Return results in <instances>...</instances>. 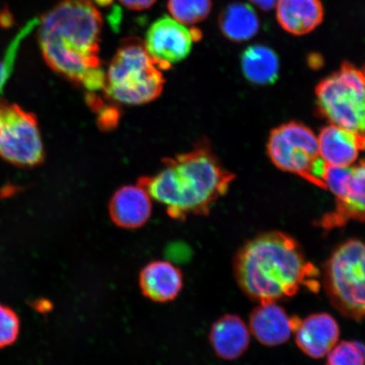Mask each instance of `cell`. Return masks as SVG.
Here are the masks:
<instances>
[{"label": "cell", "instance_id": "cell-21", "mask_svg": "<svg viewBox=\"0 0 365 365\" xmlns=\"http://www.w3.org/2000/svg\"><path fill=\"white\" fill-rule=\"evenodd\" d=\"M326 365H365V345L359 341H344L327 354Z\"/></svg>", "mask_w": 365, "mask_h": 365}, {"label": "cell", "instance_id": "cell-26", "mask_svg": "<svg viewBox=\"0 0 365 365\" xmlns=\"http://www.w3.org/2000/svg\"><path fill=\"white\" fill-rule=\"evenodd\" d=\"M263 11H270L277 6L278 0H249Z\"/></svg>", "mask_w": 365, "mask_h": 365}, {"label": "cell", "instance_id": "cell-10", "mask_svg": "<svg viewBox=\"0 0 365 365\" xmlns=\"http://www.w3.org/2000/svg\"><path fill=\"white\" fill-rule=\"evenodd\" d=\"M301 319L289 317L276 302L261 303L250 314V329L262 344H284L298 328Z\"/></svg>", "mask_w": 365, "mask_h": 365}, {"label": "cell", "instance_id": "cell-8", "mask_svg": "<svg viewBox=\"0 0 365 365\" xmlns=\"http://www.w3.org/2000/svg\"><path fill=\"white\" fill-rule=\"evenodd\" d=\"M0 157L21 167L38 165L44 158L38 120L16 104L0 102Z\"/></svg>", "mask_w": 365, "mask_h": 365}, {"label": "cell", "instance_id": "cell-23", "mask_svg": "<svg viewBox=\"0 0 365 365\" xmlns=\"http://www.w3.org/2000/svg\"><path fill=\"white\" fill-rule=\"evenodd\" d=\"M20 319L14 310L0 304V349L15 344L20 334Z\"/></svg>", "mask_w": 365, "mask_h": 365}, {"label": "cell", "instance_id": "cell-16", "mask_svg": "<svg viewBox=\"0 0 365 365\" xmlns=\"http://www.w3.org/2000/svg\"><path fill=\"white\" fill-rule=\"evenodd\" d=\"M209 339L219 358L235 360L241 357L248 349L250 330L239 316L228 314L213 323Z\"/></svg>", "mask_w": 365, "mask_h": 365}, {"label": "cell", "instance_id": "cell-12", "mask_svg": "<svg viewBox=\"0 0 365 365\" xmlns=\"http://www.w3.org/2000/svg\"><path fill=\"white\" fill-rule=\"evenodd\" d=\"M150 196L143 186L125 185L113 194L109 202V215L114 225L135 230L145 225L152 214Z\"/></svg>", "mask_w": 365, "mask_h": 365}, {"label": "cell", "instance_id": "cell-4", "mask_svg": "<svg viewBox=\"0 0 365 365\" xmlns=\"http://www.w3.org/2000/svg\"><path fill=\"white\" fill-rule=\"evenodd\" d=\"M165 79L138 38L123 40L106 73L105 96L125 105H143L162 94Z\"/></svg>", "mask_w": 365, "mask_h": 365}, {"label": "cell", "instance_id": "cell-28", "mask_svg": "<svg viewBox=\"0 0 365 365\" xmlns=\"http://www.w3.org/2000/svg\"><path fill=\"white\" fill-rule=\"evenodd\" d=\"M364 135V150H365V134Z\"/></svg>", "mask_w": 365, "mask_h": 365}, {"label": "cell", "instance_id": "cell-19", "mask_svg": "<svg viewBox=\"0 0 365 365\" xmlns=\"http://www.w3.org/2000/svg\"><path fill=\"white\" fill-rule=\"evenodd\" d=\"M218 25L225 38L236 43L253 38L261 26L254 9L240 2L231 3L223 9L218 17Z\"/></svg>", "mask_w": 365, "mask_h": 365}, {"label": "cell", "instance_id": "cell-1", "mask_svg": "<svg viewBox=\"0 0 365 365\" xmlns=\"http://www.w3.org/2000/svg\"><path fill=\"white\" fill-rule=\"evenodd\" d=\"M38 26L48 66L88 93H104L106 73L99 56L103 19L93 0H61Z\"/></svg>", "mask_w": 365, "mask_h": 365}, {"label": "cell", "instance_id": "cell-2", "mask_svg": "<svg viewBox=\"0 0 365 365\" xmlns=\"http://www.w3.org/2000/svg\"><path fill=\"white\" fill-rule=\"evenodd\" d=\"M234 274L240 289L257 302L291 298L305 287L317 293L321 273L307 261L293 237L279 231L263 232L237 252Z\"/></svg>", "mask_w": 365, "mask_h": 365}, {"label": "cell", "instance_id": "cell-3", "mask_svg": "<svg viewBox=\"0 0 365 365\" xmlns=\"http://www.w3.org/2000/svg\"><path fill=\"white\" fill-rule=\"evenodd\" d=\"M235 179L210 145L202 143L190 152L164 159L161 170L141 177L138 184L165 207L168 216L184 220L191 215H207Z\"/></svg>", "mask_w": 365, "mask_h": 365}, {"label": "cell", "instance_id": "cell-18", "mask_svg": "<svg viewBox=\"0 0 365 365\" xmlns=\"http://www.w3.org/2000/svg\"><path fill=\"white\" fill-rule=\"evenodd\" d=\"M240 63L245 78L251 83L271 85L279 76V58L276 52L267 46H250L242 53Z\"/></svg>", "mask_w": 365, "mask_h": 365}, {"label": "cell", "instance_id": "cell-11", "mask_svg": "<svg viewBox=\"0 0 365 365\" xmlns=\"http://www.w3.org/2000/svg\"><path fill=\"white\" fill-rule=\"evenodd\" d=\"M294 333L296 344L304 354L310 358L322 359L337 344L340 328L331 314L316 313L301 319Z\"/></svg>", "mask_w": 365, "mask_h": 365}, {"label": "cell", "instance_id": "cell-22", "mask_svg": "<svg viewBox=\"0 0 365 365\" xmlns=\"http://www.w3.org/2000/svg\"><path fill=\"white\" fill-rule=\"evenodd\" d=\"M354 167H336L327 164L324 182L327 190H330L336 197V202L344 200L348 192Z\"/></svg>", "mask_w": 365, "mask_h": 365}, {"label": "cell", "instance_id": "cell-25", "mask_svg": "<svg viewBox=\"0 0 365 365\" xmlns=\"http://www.w3.org/2000/svg\"><path fill=\"white\" fill-rule=\"evenodd\" d=\"M123 6L132 11H145L153 7L158 0H118Z\"/></svg>", "mask_w": 365, "mask_h": 365}, {"label": "cell", "instance_id": "cell-9", "mask_svg": "<svg viewBox=\"0 0 365 365\" xmlns=\"http://www.w3.org/2000/svg\"><path fill=\"white\" fill-rule=\"evenodd\" d=\"M202 36L199 30L188 29L173 17L164 16L149 27L143 43L159 68L167 71L188 57L193 42Z\"/></svg>", "mask_w": 365, "mask_h": 365}, {"label": "cell", "instance_id": "cell-7", "mask_svg": "<svg viewBox=\"0 0 365 365\" xmlns=\"http://www.w3.org/2000/svg\"><path fill=\"white\" fill-rule=\"evenodd\" d=\"M267 153L279 170L327 190L323 179L327 163L319 155L318 138L309 127L294 121L278 126L269 137Z\"/></svg>", "mask_w": 365, "mask_h": 365}, {"label": "cell", "instance_id": "cell-13", "mask_svg": "<svg viewBox=\"0 0 365 365\" xmlns=\"http://www.w3.org/2000/svg\"><path fill=\"white\" fill-rule=\"evenodd\" d=\"M141 293L158 303H167L175 299L184 286V277L180 269L170 262L154 261L145 266L140 272Z\"/></svg>", "mask_w": 365, "mask_h": 365}, {"label": "cell", "instance_id": "cell-5", "mask_svg": "<svg viewBox=\"0 0 365 365\" xmlns=\"http://www.w3.org/2000/svg\"><path fill=\"white\" fill-rule=\"evenodd\" d=\"M323 284L342 316L365 319V242L350 239L333 250L323 266Z\"/></svg>", "mask_w": 365, "mask_h": 365}, {"label": "cell", "instance_id": "cell-15", "mask_svg": "<svg viewBox=\"0 0 365 365\" xmlns=\"http://www.w3.org/2000/svg\"><path fill=\"white\" fill-rule=\"evenodd\" d=\"M352 220L365 222V160L354 166L345 198L336 202L334 210L324 216L319 225L332 230Z\"/></svg>", "mask_w": 365, "mask_h": 365}, {"label": "cell", "instance_id": "cell-17", "mask_svg": "<svg viewBox=\"0 0 365 365\" xmlns=\"http://www.w3.org/2000/svg\"><path fill=\"white\" fill-rule=\"evenodd\" d=\"M324 9L319 0H278L277 19L287 33L309 34L321 24Z\"/></svg>", "mask_w": 365, "mask_h": 365}, {"label": "cell", "instance_id": "cell-20", "mask_svg": "<svg viewBox=\"0 0 365 365\" xmlns=\"http://www.w3.org/2000/svg\"><path fill=\"white\" fill-rule=\"evenodd\" d=\"M168 11L184 25L197 24L207 19L212 9V0H168Z\"/></svg>", "mask_w": 365, "mask_h": 365}, {"label": "cell", "instance_id": "cell-27", "mask_svg": "<svg viewBox=\"0 0 365 365\" xmlns=\"http://www.w3.org/2000/svg\"><path fill=\"white\" fill-rule=\"evenodd\" d=\"M94 4L100 6H108L113 2V0H93Z\"/></svg>", "mask_w": 365, "mask_h": 365}, {"label": "cell", "instance_id": "cell-24", "mask_svg": "<svg viewBox=\"0 0 365 365\" xmlns=\"http://www.w3.org/2000/svg\"><path fill=\"white\" fill-rule=\"evenodd\" d=\"M36 20L38 19L27 23L24 29H23L20 33L17 34L15 39L13 40V42L7 50L6 57H4V59H0V91L4 88L9 77H10L11 74L14 62H15L17 56V50L19 48L22 40L25 38L26 36L31 33L34 27L38 25V21Z\"/></svg>", "mask_w": 365, "mask_h": 365}, {"label": "cell", "instance_id": "cell-6", "mask_svg": "<svg viewBox=\"0 0 365 365\" xmlns=\"http://www.w3.org/2000/svg\"><path fill=\"white\" fill-rule=\"evenodd\" d=\"M319 115L344 129L365 134V68L344 62L316 89Z\"/></svg>", "mask_w": 365, "mask_h": 365}, {"label": "cell", "instance_id": "cell-14", "mask_svg": "<svg viewBox=\"0 0 365 365\" xmlns=\"http://www.w3.org/2000/svg\"><path fill=\"white\" fill-rule=\"evenodd\" d=\"M319 152L327 164L349 167L364 150V135L335 125L324 127L318 138Z\"/></svg>", "mask_w": 365, "mask_h": 365}]
</instances>
